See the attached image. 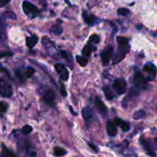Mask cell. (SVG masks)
I'll list each match as a JSON object with an SVG mask.
<instances>
[{
	"instance_id": "cell-1",
	"label": "cell",
	"mask_w": 157,
	"mask_h": 157,
	"mask_svg": "<svg viewBox=\"0 0 157 157\" xmlns=\"http://www.w3.org/2000/svg\"><path fill=\"white\" fill-rule=\"evenodd\" d=\"M116 41L118 44V51L113 58V65H116L122 61L125 57L126 55L129 51V39L125 37H122V36H119L116 39Z\"/></svg>"
},
{
	"instance_id": "cell-2",
	"label": "cell",
	"mask_w": 157,
	"mask_h": 157,
	"mask_svg": "<svg viewBox=\"0 0 157 157\" xmlns=\"http://www.w3.org/2000/svg\"><path fill=\"white\" fill-rule=\"evenodd\" d=\"M22 10L28 18L34 19L39 14V10L35 5L28 1H24L22 3Z\"/></svg>"
},
{
	"instance_id": "cell-3",
	"label": "cell",
	"mask_w": 157,
	"mask_h": 157,
	"mask_svg": "<svg viewBox=\"0 0 157 157\" xmlns=\"http://www.w3.org/2000/svg\"><path fill=\"white\" fill-rule=\"evenodd\" d=\"M42 44L46 52L49 54V55L55 57V55H57V48L54 41H52L50 39H48L46 36H44L42 39Z\"/></svg>"
},
{
	"instance_id": "cell-4",
	"label": "cell",
	"mask_w": 157,
	"mask_h": 157,
	"mask_svg": "<svg viewBox=\"0 0 157 157\" xmlns=\"http://www.w3.org/2000/svg\"><path fill=\"white\" fill-rule=\"evenodd\" d=\"M12 94V87L6 80L0 78V95L5 97H9Z\"/></svg>"
},
{
	"instance_id": "cell-5",
	"label": "cell",
	"mask_w": 157,
	"mask_h": 157,
	"mask_svg": "<svg viewBox=\"0 0 157 157\" xmlns=\"http://www.w3.org/2000/svg\"><path fill=\"white\" fill-rule=\"evenodd\" d=\"M113 88L119 95L124 94L126 90V81L124 78H116L113 83Z\"/></svg>"
},
{
	"instance_id": "cell-6",
	"label": "cell",
	"mask_w": 157,
	"mask_h": 157,
	"mask_svg": "<svg viewBox=\"0 0 157 157\" xmlns=\"http://www.w3.org/2000/svg\"><path fill=\"white\" fill-rule=\"evenodd\" d=\"M55 68L61 79H62L63 81H68L69 78V72L65 65L61 63H57L55 65Z\"/></svg>"
},
{
	"instance_id": "cell-7",
	"label": "cell",
	"mask_w": 157,
	"mask_h": 157,
	"mask_svg": "<svg viewBox=\"0 0 157 157\" xmlns=\"http://www.w3.org/2000/svg\"><path fill=\"white\" fill-rule=\"evenodd\" d=\"M113 54V48L112 46H107L101 52V61L104 65H108L110 60Z\"/></svg>"
},
{
	"instance_id": "cell-8",
	"label": "cell",
	"mask_w": 157,
	"mask_h": 157,
	"mask_svg": "<svg viewBox=\"0 0 157 157\" xmlns=\"http://www.w3.org/2000/svg\"><path fill=\"white\" fill-rule=\"evenodd\" d=\"M143 70L144 71L147 72L148 78L149 80L153 81L156 77V68L153 63L147 62L143 67Z\"/></svg>"
},
{
	"instance_id": "cell-9",
	"label": "cell",
	"mask_w": 157,
	"mask_h": 157,
	"mask_svg": "<svg viewBox=\"0 0 157 157\" xmlns=\"http://www.w3.org/2000/svg\"><path fill=\"white\" fill-rule=\"evenodd\" d=\"M140 143L142 146V147H143V149L147 152V153L149 155H150L153 157L156 156L155 150L153 149V146H152V144L150 143V141L142 137V138H140Z\"/></svg>"
},
{
	"instance_id": "cell-10",
	"label": "cell",
	"mask_w": 157,
	"mask_h": 157,
	"mask_svg": "<svg viewBox=\"0 0 157 157\" xmlns=\"http://www.w3.org/2000/svg\"><path fill=\"white\" fill-rule=\"evenodd\" d=\"M44 103L47 105L50 106V107H54L55 106V94L52 91L49 90L44 94L43 97Z\"/></svg>"
},
{
	"instance_id": "cell-11",
	"label": "cell",
	"mask_w": 157,
	"mask_h": 157,
	"mask_svg": "<svg viewBox=\"0 0 157 157\" xmlns=\"http://www.w3.org/2000/svg\"><path fill=\"white\" fill-rule=\"evenodd\" d=\"M134 82L137 87L139 88H144L145 79L144 77L140 72L137 71L134 74Z\"/></svg>"
},
{
	"instance_id": "cell-12",
	"label": "cell",
	"mask_w": 157,
	"mask_h": 157,
	"mask_svg": "<svg viewBox=\"0 0 157 157\" xmlns=\"http://www.w3.org/2000/svg\"><path fill=\"white\" fill-rule=\"evenodd\" d=\"M83 19L84 21L89 25H93L96 24L97 21V18L96 16H94V15H91V14H88L85 11L83 12Z\"/></svg>"
},
{
	"instance_id": "cell-13",
	"label": "cell",
	"mask_w": 157,
	"mask_h": 157,
	"mask_svg": "<svg viewBox=\"0 0 157 157\" xmlns=\"http://www.w3.org/2000/svg\"><path fill=\"white\" fill-rule=\"evenodd\" d=\"M113 124H116V126H120L121 129H123V131L124 132L129 131V129H130V125H129L127 122H126V121L123 120L122 119L117 118V117H116V118L114 119V123H113Z\"/></svg>"
},
{
	"instance_id": "cell-14",
	"label": "cell",
	"mask_w": 157,
	"mask_h": 157,
	"mask_svg": "<svg viewBox=\"0 0 157 157\" xmlns=\"http://www.w3.org/2000/svg\"><path fill=\"white\" fill-rule=\"evenodd\" d=\"M82 115H83V117L85 120V121L86 122H89L93 118L94 113H93V110L91 107H85L83 109V110H82Z\"/></svg>"
},
{
	"instance_id": "cell-15",
	"label": "cell",
	"mask_w": 157,
	"mask_h": 157,
	"mask_svg": "<svg viewBox=\"0 0 157 157\" xmlns=\"http://www.w3.org/2000/svg\"><path fill=\"white\" fill-rule=\"evenodd\" d=\"M107 132L108 133V135L111 137H113L116 135L117 133V129H116V126L113 122L109 121L107 124Z\"/></svg>"
},
{
	"instance_id": "cell-16",
	"label": "cell",
	"mask_w": 157,
	"mask_h": 157,
	"mask_svg": "<svg viewBox=\"0 0 157 157\" xmlns=\"http://www.w3.org/2000/svg\"><path fill=\"white\" fill-rule=\"evenodd\" d=\"M95 103H96V105L98 109H99V110L100 111V113H103V114H106L107 113V107H106L105 104H104V102L102 101L101 100L97 97L95 99Z\"/></svg>"
},
{
	"instance_id": "cell-17",
	"label": "cell",
	"mask_w": 157,
	"mask_h": 157,
	"mask_svg": "<svg viewBox=\"0 0 157 157\" xmlns=\"http://www.w3.org/2000/svg\"><path fill=\"white\" fill-rule=\"evenodd\" d=\"M39 41V38L36 35H31V37L26 39V45L29 48H32Z\"/></svg>"
},
{
	"instance_id": "cell-18",
	"label": "cell",
	"mask_w": 157,
	"mask_h": 157,
	"mask_svg": "<svg viewBox=\"0 0 157 157\" xmlns=\"http://www.w3.org/2000/svg\"><path fill=\"white\" fill-rule=\"evenodd\" d=\"M94 47L93 46L91 43H88L87 44H86L83 48V51H82V54L86 56V57H89L91 55V54L92 53V52L94 51Z\"/></svg>"
},
{
	"instance_id": "cell-19",
	"label": "cell",
	"mask_w": 157,
	"mask_h": 157,
	"mask_svg": "<svg viewBox=\"0 0 157 157\" xmlns=\"http://www.w3.org/2000/svg\"><path fill=\"white\" fill-rule=\"evenodd\" d=\"M103 90H104V94H105V97H106V98H107V100H113V98H114V97H115L113 91H112V90H111V89L109 87H107V86H105V87H104Z\"/></svg>"
},
{
	"instance_id": "cell-20",
	"label": "cell",
	"mask_w": 157,
	"mask_h": 157,
	"mask_svg": "<svg viewBox=\"0 0 157 157\" xmlns=\"http://www.w3.org/2000/svg\"><path fill=\"white\" fill-rule=\"evenodd\" d=\"M60 55H61V57H62V58H64V59H65L67 62L68 63V65H70L71 68H73V67L71 66L70 64V62H71L73 65L72 57H71V56L68 53V52H65V51H61V52H60Z\"/></svg>"
},
{
	"instance_id": "cell-21",
	"label": "cell",
	"mask_w": 157,
	"mask_h": 157,
	"mask_svg": "<svg viewBox=\"0 0 157 157\" xmlns=\"http://www.w3.org/2000/svg\"><path fill=\"white\" fill-rule=\"evenodd\" d=\"M63 32V28L59 25H55L51 28V33L55 35H60Z\"/></svg>"
},
{
	"instance_id": "cell-22",
	"label": "cell",
	"mask_w": 157,
	"mask_h": 157,
	"mask_svg": "<svg viewBox=\"0 0 157 157\" xmlns=\"http://www.w3.org/2000/svg\"><path fill=\"white\" fill-rule=\"evenodd\" d=\"M2 157H16L15 155L13 153V152L11 151L10 150H9L6 146H5L3 145L2 146Z\"/></svg>"
},
{
	"instance_id": "cell-23",
	"label": "cell",
	"mask_w": 157,
	"mask_h": 157,
	"mask_svg": "<svg viewBox=\"0 0 157 157\" xmlns=\"http://www.w3.org/2000/svg\"><path fill=\"white\" fill-rule=\"evenodd\" d=\"M67 154V151L61 147H55L54 149V155L57 157H61Z\"/></svg>"
},
{
	"instance_id": "cell-24",
	"label": "cell",
	"mask_w": 157,
	"mask_h": 157,
	"mask_svg": "<svg viewBox=\"0 0 157 157\" xmlns=\"http://www.w3.org/2000/svg\"><path fill=\"white\" fill-rule=\"evenodd\" d=\"M2 17L5 18V19H13V20H16L17 17L15 15V14L13 12H5L2 14Z\"/></svg>"
},
{
	"instance_id": "cell-25",
	"label": "cell",
	"mask_w": 157,
	"mask_h": 157,
	"mask_svg": "<svg viewBox=\"0 0 157 157\" xmlns=\"http://www.w3.org/2000/svg\"><path fill=\"white\" fill-rule=\"evenodd\" d=\"M146 115V113H145V111L143 110H138L136 111L135 113H133V119H135V120H140V119L143 118Z\"/></svg>"
},
{
	"instance_id": "cell-26",
	"label": "cell",
	"mask_w": 157,
	"mask_h": 157,
	"mask_svg": "<svg viewBox=\"0 0 157 157\" xmlns=\"http://www.w3.org/2000/svg\"><path fill=\"white\" fill-rule=\"evenodd\" d=\"M76 61L81 67H84L87 65V60L81 56H77L76 57Z\"/></svg>"
},
{
	"instance_id": "cell-27",
	"label": "cell",
	"mask_w": 157,
	"mask_h": 157,
	"mask_svg": "<svg viewBox=\"0 0 157 157\" xmlns=\"http://www.w3.org/2000/svg\"><path fill=\"white\" fill-rule=\"evenodd\" d=\"M32 127H31V126L29 125H25L24 126L22 129V134H24V135H28L29 133H31L32 132Z\"/></svg>"
},
{
	"instance_id": "cell-28",
	"label": "cell",
	"mask_w": 157,
	"mask_h": 157,
	"mask_svg": "<svg viewBox=\"0 0 157 157\" xmlns=\"http://www.w3.org/2000/svg\"><path fill=\"white\" fill-rule=\"evenodd\" d=\"M15 76L17 77V78L19 79V81H20V83H22V82L25 81V78L24 76H23V74H22V71H20V69H16L15 70Z\"/></svg>"
},
{
	"instance_id": "cell-29",
	"label": "cell",
	"mask_w": 157,
	"mask_h": 157,
	"mask_svg": "<svg viewBox=\"0 0 157 157\" xmlns=\"http://www.w3.org/2000/svg\"><path fill=\"white\" fill-rule=\"evenodd\" d=\"M34 74H35V69L33 68H31V67H28V68L25 70V72L26 78H31L34 75Z\"/></svg>"
},
{
	"instance_id": "cell-30",
	"label": "cell",
	"mask_w": 157,
	"mask_h": 157,
	"mask_svg": "<svg viewBox=\"0 0 157 157\" xmlns=\"http://www.w3.org/2000/svg\"><path fill=\"white\" fill-rule=\"evenodd\" d=\"M100 37H99L97 35H92L91 37H90L89 42L94 43V44H97V43L100 42Z\"/></svg>"
},
{
	"instance_id": "cell-31",
	"label": "cell",
	"mask_w": 157,
	"mask_h": 157,
	"mask_svg": "<svg viewBox=\"0 0 157 157\" xmlns=\"http://www.w3.org/2000/svg\"><path fill=\"white\" fill-rule=\"evenodd\" d=\"M117 13L118 15H123V16H126L129 13V10L128 9H126V8H120L117 10Z\"/></svg>"
},
{
	"instance_id": "cell-32",
	"label": "cell",
	"mask_w": 157,
	"mask_h": 157,
	"mask_svg": "<svg viewBox=\"0 0 157 157\" xmlns=\"http://www.w3.org/2000/svg\"><path fill=\"white\" fill-rule=\"evenodd\" d=\"M9 105L6 102H0V113H5L7 110Z\"/></svg>"
},
{
	"instance_id": "cell-33",
	"label": "cell",
	"mask_w": 157,
	"mask_h": 157,
	"mask_svg": "<svg viewBox=\"0 0 157 157\" xmlns=\"http://www.w3.org/2000/svg\"><path fill=\"white\" fill-rule=\"evenodd\" d=\"M12 55V53L9 51H0V58L6 57H10Z\"/></svg>"
},
{
	"instance_id": "cell-34",
	"label": "cell",
	"mask_w": 157,
	"mask_h": 157,
	"mask_svg": "<svg viewBox=\"0 0 157 157\" xmlns=\"http://www.w3.org/2000/svg\"><path fill=\"white\" fill-rule=\"evenodd\" d=\"M60 91H61V94L64 97H67L68 95V93H67L66 88H65V86L64 84H61V87H60Z\"/></svg>"
},
{
	"instance_id": "cell-35",
	"label": "cell",
	"mask_w": 157,
	"mask_h": 157,
	"mask_svg": "<svg viewBox=\"0 0 157 157\" xmlns=\"http://www.w3.org/2000/svg\"><path fill=\"white\" fill-rule=\"evenodd\" d=\"M6 39V31L5 28L0 27V41H2Z\"/></svg>"
},
{
	"instance_id": "cell-36",
	"label": "cell",
	"mask_w": 157,
	"mask_h": 157,
	"mask_svg": "<svg viewBox=\"0 0 157 157\" xmlns=\"http://www.w3.org/2000/svg\"><path fill=\"white\" fill-rule=\"evenodd\" d=\"M12 0H0V8L3 7L6 5H7L8 3H9Z\"/></svg>"
},
{
	"instance_id": "cell-37",
	"label": "cell",
	"mask_w": 157,
	"mask_h": 157,
	"mask_svg": "<svg viewBox=\"0 0 157 157\" xmlns=\"http://www.w3.org/2000/svg\"><path fill=\"white\" fill-rule=\"evenodd\" d=\"M88 145H89V146H90V147H91V149H92V150H94V152H97L98 151V149H97V146H95L94 144H93L92 142H89Z\"/></svg>"
},
{
	"instance_id": "cell-38",
	"label": "cell",
	"mask_w": 157,
	"mask_h": 157,
	"mask_svg": "<svg viewBox=\"0 0 157 157\" xmlns=\"http://www.w3.org/2000/svg\"><path fill=\"white\" fill-rule=\"evenodd\" d=\"M38 1H39V3L41 4L42 6H46V0H38Z\"/></svg>"
},
{
	"instance_id": "cell-39",
	"label": "cell",
	"mask_w": 157,
	"mask_h": 157,
	"mask_svg": "<svg viewBox=\"0 0 157 157\" xmlns=\"http://www.w3.org/2000/svg\"><path fill=\"white\" fill-rule=\"evenodd\" d=\"M69 108H70V110H71V113H73V114H74V115H76V113H74V111H73L72 107H69Z\"/></svg>"
}]
</instances>
